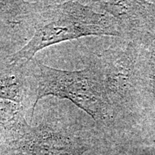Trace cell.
I'll list each match as a JSON object with an SVG mask.
<instances>
[{"instance_id":"cell-5","label":"cell","mask_w":155,"mask_h":155,"mask_svg":"<svg viewBox=\"0 0 155 155\" xmlns=\"http://www.w3.org/2000/svg\"><path fill=\"white\" fill-rule=\"evenodd\" d=\"M10 2H0V12H4L5 11V9H7L8 7L11 4H9Z\"/></svg>"},{"instance_id":"cell-2","label":"cell","mask_w":155,"mask_h":155,"mask_svg":"<svg viewBox=\"0 0 155 155\" xmlns=\"http://www.w3.org/2000/svg\"><path fill=\"white\" fill-rule=\"evenodd\" d=\"M35 77L38 91L32 116L39 101L48 96L71 101L94 119L100 115L101 94L90 69L64 71L38 63Z\"/></svg>"},{"instance_id":"cell-1","label":"cell","mask_w":155,"mask_h":155,"mask_svg":"<svg viewBox=\"0 0 155 155\" xmlns=\"http://www.w3.org/2000/svg\"><path fill=\"white\" fill-rule=\"evenodd\" d=\"M63 6L61 15L39 25L30 41L13 54L11 63L28 62L40 50L66 40L89 35H115L102 24L101 15L79 2H68Z\"/></svg>"},{"instance_id":"cell-4","label":"cell","mask_w":155,"mask_h":155,"mask_svg":"<svg viewBox=\"0 0 155 155\" xmlns=\"http://www.w3.org/2000/svg\"><path fill=\"white\" fill-rule=\"evenodd\" d=\"M23 90L21 81L15 75L0 78V99L20 104L22 101Z\"/></svg>"},{"instance_id":"cell-3","label":"cell","mask_w":155,"mask_h":155,"mask_svg":"<svg viewBox=\"0 0 155 155\" xmlns=\"http://www.w3.org/2000/svg\"><path fill=\"white\" fill-rule=\"evenodd\" d=\"M23 132L11 141L3 155H83L88 147L78 137L48 127L22 126Z\"/></svg>"}]
</instances>
